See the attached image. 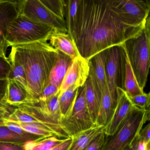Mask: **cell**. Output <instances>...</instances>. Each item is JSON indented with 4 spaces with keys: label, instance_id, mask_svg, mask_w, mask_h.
Wrapping results in <instances>:
<instances>
[{
    "label": "cell",
    "instance_id": "obj_1",
    "mask_svg": "<svg viewBox=\"0 0 150 150\" xmlns=\"http://www.w3.org/2000/svg\"><path fill=\"white\" fill-rule=\"evenodd\" d=\"M146 23H130L117 13L110 0H79L71 38L80 55L89 61L100 52L137 36Z\"/></svg>",
    "mask_w": 150,
    "mask_h": 150
},
{
    "label": "cell",
    "instance_id": "obj_2",
    "mask_svg": "<svg viewBox=\"0 0 150 150\" xmlns=\"http://www.w3.org/2000/svg\"><path fill=\"white\" fill-rule=\"evenodd\" d=\"M11 52L24 67L30 103L37 102L49 84L51 72L58 58L59 52L48 42L12 46Z\"/></svg>",
    "mask_w": 150,
    "mask_h": 150
},
{
    "label": "cell",
    "instance_id": "obj_3",
    "mask_svg": "<svg viewBox=\"0 0 150 150\" xmlns=\"http://www.w3.org/2000/svg\"><path fill=\"white\" fill-rule=\"evenodd\" d=\"M150 120V110L132 106L116 131L106 136L101 150H123L131 146L139 135L144 125Z\"/></svg>",
    "mask_w": 150,
    "mask_h": 150
},
{
    "label": "cell",
    "instance_id": "obj_4",
    "mask_svg": "<svg viewBox=\"0 0 150 150\" xmlns=\"http://www.w3.org/2000/svg\"><path fill=\"white\" fill-rule=\"evenodd\" d=\"M124 45L136 79L144 90L150 68V16L141 32L137 36L126 41Z\"/></svg>",
    "mask_w": 150,
    "mask_h": 150
},
{
    "label": "cell",
    "instance_id": "obj_5",
    "mask_svg": "<svg viewBox=\"0 0 150 150\" xmlns=\"http://www.w3.org/2000/svg\"><path fill=\"white\" fill-rule=\"evenodd\" d=\"M53 29L19 15L8 25L6 38L9 46L48 42Z\"/></svg>",
    "mask_w": 150,
    "mask_h": 150
},
{
    "label": "cell",
    "instance_id": "obj_6",
    "mask_svg": "<svg viewBox=\"0 0 150 150\" xmlns=\"http://www.w3.org/2000/svg\"><path fill=\"white\" fill-rule=\"evenodd\" d=\"M60 124L69 137L96 125L88 108L84 85L79 88L72 104L61 117Z\"/></svg>",
    "mask_w": 150,
    "mask_h": 150
},
{
    "label": "cell",
    "instance_id": "obj_7",
    "mask_svg": "<svg viewBox=\"0 0 150 150\" xmlns=\"http://www.w3.org/2000/svg\"><path fill=\"white\" fill-rule=\"evenodd\" d=\"M7 118L15 122L38 124L49 129L58 138L69 137L60 123L46 115L36 102L27 103L16 106Z\"/></svg>",
    "mask_w": 150,
    "mask_h": 150
},
{
    "label": "cell",
    "instance_id": "obj_8",
    "mask_svg": "<svg viewBox=\"0 0 150 150\" xmlns=\"http://www.w3.org/2000/svg\"><path fill=\"white\" fill-rule=\"evenodd\" d=\"M17 4L19 15L50 26L56 31L67 33L65 21L52 13L40 0L18 1Z\"/></svg>",
    "mask_w": 150,
    "mask_h": 150
},
{
    "label": "cell",
    "instance_id": "obj_9",
    "mask_svg": "<svg viewBox=\"0 0 150 150\" xmlns=\"http://www.w3.org/2000/svg\"><path fill=\"white\" fill-rule=\"evenodd\" d=\"M123 44L107 50L106 74L107 84L110 93L117 99V88H122L125 60Z\"/></svg>",
    "mask_w": 150,
    "mask_h": 150
},
{
    "label": "cell",
    "instance_id": "obj_10",
    "mask_svg": "<svg viewBox=\"0 0 150 150\" xmlns=\"http://www.w3.org/2000/svg\"><path fill=\"white\" fill-rule=\"evenodd\" d=\"M117 13L133 25H141L146 22L150 11L147 0H110Z\"/></svg>",
    "mask_w": 150,
    "mask_h": 150
},
{
    "label": "cell",
    "instance_id": "obj_11",
    "mask_svg": "<svg viewBox=\"0 0 150 150\" xmlns=\"http://www.w3.org/2000/svg\"><path fill=\"white\" fill-rule=\"evenodd\" d=\"M89 61L79 56L72 60L60 86L59 93L64 92L70 86L75 85L78 88L86 83L89 72Z\"/></svg>",
    "mask_w": 150,
    "mask_h": 150
},
{
    "label": "cell",
    "instance_id": "obj_12",
    "mask_svg": "<svg viewBox=\"0 0 150 150\" xmlns=\"http://www.w3.org/2000/svg\"><path fill=\"white\" fill-rule=\"evenodd\" d=\"M133 106L126 92L121 88H117V99L111 117L103 127V132L107 136H111L118 129Z\"/></svg>",
    "mask_w": 150,
    "mask_h": 150
},
{
    "label": "cell",
    "instance_id": "obj_13",
    "mask_svg": "<svg viewBox=\"0 0 150 150\" xmlns=\"http://www.w3.org/2000/svg\"><path fill=\"white\" fill-rule=\"evenodd\" d=\"M85 86V95L88 108L95 124L97 125L100 112L102 93L99 84L95 78L88 77Z\"/></svg>",
    "mask_w": 150,
    "mask_h": 150
},
{
    "label": "cell",
    "instance_id": "obj_14",
    "mask_svg": "<svg viewBox=\"0 0 150 150\" xmlns=\"http://www.w3.org/2000/svg\"><path fill=\"white\" fill-rule=\"evenodd\" d=\"M49 41V43L53 48L65 54L72 60L80 56L73 41L67 33L53 30Z\"/></svg>",
    "mask_w": 150,
    "mask_h": 150
},
{
    "label": "cell",
    "instance_id": "obj_15",
    "mask_svg": "<svg viewBox=\"0 0 150 150\" xmlns=\"http://www.w3.org/2000/svg\"><path fill=\"white\" fill-rule=\"evenodd\" d=\"M104 126L96 125L71 137L72 140L67 150H86L91 142L102 132Z\"/></svg>",
    "mask_w": 150,
    "mask_h": 150
},
{
    "label": "cell",
    "instance_id": "obj_16",
    "mask_svg": "<svg viewBox=\"0 0 150 150\" xmlns=\"http://www.w3.org/2000/svg\"><path fill=\"white\" fill-rule=\"evenodd\" d=\"M6 101L13 107L31 102L28 93L24 86L17 81L13 79H8Z\"/></svg>",
    "mask_w": 150,
    "mask_h": 150
},
{
    "label": "cell",
    "instance_id": "obj_17",
    "mask_svg": "<svg viewBox=\"0 0 150 150\" xmlns=\"http://www.w3.org/2000/svg\"><path fill=\"white\" fill-rule=\"evenodd\" d=\"M19 14L17 1L0 0V35L6 37L8 25Z\"/></svg>",
    "mask_w": 150,
    "mask_h": 150
},
{
    "label": "cell",
    "instance_id": "obj_18",
    "mask_svg": "<svg viewBox=\"0 0 150 150\" xmlns=\"http://www.w3.org/2000/svg\"><path fill=\"white\" fill-rule=\"evenodd\" d=\"M72 60L71 58L59 52L58 58L51 72L49 84L54 85L59 89Z\"/></svg>",
    "mask_w": 150,
    "mask_h": 150
},
{
    "label": "cell",
    "instance_id": "obj_19",
    "mask_svg": "<svg viewBox=\"0 0 150 150\" xmlns=\"http://www.w3.org/2000/svg\"><path fill=\"white\" fill-rule=\"evenodd\" d=\"M125 60L122 89L126 92L129 97H133L144 93V90L139 86L136 79L130 63L125 46Z\"/></svg>",
    "mask_w": 150,
    "mask_h": 150
},
{
    "label": "cell",
    "instance_id": "obj_20",
    "mask_svg": "<svg viewBox=\"0 0 150 150\" xmlns=\"http://www.w3.org/2000/svg\"><path fill=\"white\" fill-rule=\"evenodd\" d=\"M107 50L100 52L89 60V66L93 70L101 91L108 86L106 74Z\"/></svg>",
    "mask_w": 150,
    "mask_h": 150
},
{
    "label": "cell",
    "instance_id": "obj_21",
    "mask_svg": "<svg viewBox=\"0 0 150 150\" xmlns=\"http://www.w3.org/2000/svg\"><path fill=\"white\" fill-rule=\"evenodd\" d=\"M59 92L55 95L45 100H39L37 102L42 110L55 121L60 123L61 116L59 103Z\"/></svg>",
    "mask_w": 150,
    "mask_h": 150
},
{
    "label": "cell",
    "instance_id": "obj_22",
    "mask_svg": "<svg viewBox=\"0 0 150 150\" xmlns=\"http://www.w3.org/2000/svg\"><path fill=\"white\" fill-rule=\"evenodd\" d=\"M8 58L11 64V69L8 79L17 81L24 86L27 90L28 84L24 67L19 63L12 52H10Z\"/></svg>",
    "mask_w": 150,
    "mask_h": 150
},
{
    "label": "cell",
    "instance_id": "obj_23",
    "mask_svg": "<svg viewBox=\"0 0 150 150\" xmlns=\"http://www.w3.org/2000/svg\"><path fill=\"white\" fill-rule=\"evenodd\" d=\"M65 139L52 136L38 141H30L25 144L26 150H50L62 143Z\"/></svg>",
    "mask_w": 150,
    "mask_h": 150
},
{
    "label": "cell",
    "instance_id": "obj_24",
    "mask_svg": "<svg viewBox=\"0 0 150 150\" xmlns=\"http://www.w3.org/2000/svg\"><path fill=\"white\" fill-rule=\"evenodd\" d=\"M79 88L75 85L70 86L64 92L59 93V103L61 116L63 117L72 104L78 93Z\"/></svg>",
    "mask_w": 150,
    "mask_h": 150
},
{
    "label": "cell",
    "instance_id": "obj_25",
    "mask_svg": "<svg viewBox=\"0 0 150 150\" xmlns=\"http://www.w3.org/2000/svg\"><path fill=\"white\" fill-rule=\"evenodd\" d=\"M64 19L67 27V34L71 38L76 20L79 0L65 1Z\"/></svg>",
    "mask_w": 150,
    "mask_h": 150
},
{
    "label": "cell",
    "instance_id": "obj_26",
    "mask_svg": "<svg viewBox=\"0 0 150 150\" xmlns=\"http://www.w3.org/2000/svg\"><path fill=\"white\" fill-rule=\"evenodd\" d=\"M34 141L30 138L19 135L13 131L4 124H0V142L1 143L26 144Z\"/></svg>",
    "mask_w": 150,
    "mask_h": 150
},
{
    "label": "cell",
    "instance_id": "obj_27",
    "mask_svg": "<svg viewBox=\"0 0 150 150\" xmlns=\"http://www.w3.org/2000/svg\"><path fill=\"white\" fill-rule=\"evenodd\" d=\"M17 123V122H16ZM23 129L31 134L41 136L44 138L54 136L50 130L35 123H17ZM55 137V136H54Z\"/></svg>",
    "mask_w": 150,
    "mask_h": 150
},
{
    "label": "cell",
    "instance_id": "obj_28",
    "mask_svg": "<svg viewBox=\"0 0 150 150\" xmlns=\"http://www.w3.org/2000/svg\"><path fill=\"white\" fill-rule=\"evenodd\" d=\"M52 13L62 20H65V1L64 0H40Z\"/></svg>",
    "mask_w": 150,
    "mask_h": 150
},
{
    "label": "cell",
    "instance_id": "obj_29",
    "mask_svg": "<svg viewBox=\"0 0 150 150\" xmlns=\"http://www.w3.org/2000/svg\"><path fill=\"white\" fill-rule=\"evenodd\" d=\"M134 106L144 110H150V93H144L142 94L129 97Z\"/></svg>",
    "mask_w": 150,
    "mask_h": 150
},
{
    "label": "cell",
    "instance_id": "obj_30",
    "mask_svg": "<svg viewBox=\"0 0 150 150\" xmlns=\"http://www.w3.org/2000/svg\"><path fill=\"white\" fill-rule=\"evenodd\" d=\"M11 69L8 57H0V80H7Z\"/></svg>",
    "mask_w": 150,
    "mask_h": 150
},
{
    "label": "cell",
    "instance_id": "obj_31",
    "mask_svg": "<svg viewBox=\"0 0 150 150\" xmlns=\"http://www.w3.org/2000/svg\"><path fill=\"white\" fill-rule=\"evenodd\" d=\"M106 135L103 131L89 144L86 150H101Z\"/></svg>",
    "mask_w": 150,
    "mask_h": 150
},
{
    "label": "cell",
    "instance_id": "obj_32",
    "mask_svg": "<svg viewBox=\"0 0 150 150\" xmlns=\"http://www.w3.org/2000/svg\"><path fill=\"white\" fill-rule=\"evenodd\" d=\"M14 108V107L8 104L6 101H0V124L3 123L4 119L8 116Z\"/></svg>",
    "mask_w": 150,
    "mask_h": 150
},
{
    "label": "cell",
    "instance_id": "obj_33",
    "mask_svg": "<svg viewBox=\"0 0 150 150\" xmlns=\"http://www.w3.org/2000/svg\"><path fill=\"white\" fill-rule=\"evenodd\" d=\"M59 90V88L56 86L51 84H48L43 90L39 100H45L53 96L58 93Z\"/></svg>",
    "mask_w": 150,
    "mask_h": 150
},
{
    "label": "cell",
    "instance_id": "obj_34",
    "mask_svg": "<svg viewBox=\"0 0 150 150\" xmlns=\"http://www.w3.org/2000/svg\"><path fill=\"white\" fill-rule=\"evenodd\" d=\"M0 150H26V149L25 144L0 142Z\"/></svg>",
    "mask_w": 150,
    "mask_h": 150
},
{
    "label": "cell",
    "instance_id": "obj_35",
    "mask_svg": "<svg viewBox=\"0 0 150 150\" xmlns=\"http://www.w3.org/2000/svg\"><path fill=\"white\" fill-rule=\"evenodd\" d=\"M9 44L6 40V37L3 34L0 35V57L7 58L6 57V52Z\"/></svg>",
    "mask_w": 150,
    "mask_h": 150
},
{
    "label": "cell",
    "instance_id": "obj_36",
    "mask_svg": "<svg viewBox=\"0 0 150 150\" xmlns=\"http://www.w3.org/2000/svg\"><path fill=\"white\" fill-rule=\"evenodd\" d=\"M150 124L148 123L145 127L142 128L137 138L140 140L150 142Z\"/></svg>",
    "mask_w": 150,
    "mask_h": 150
},
{
    "label": "cell",
    "instance_id": "obj_37",
    "mask_svg": "<svg viewBox=\"0 0 150 150\" xmlns=\"http://www.w3.org/2000/svg\"><path fill=\"white\" fill-rule=\"evenodd\" d=\"M8 79L0 80V101H6Z\"/></svg>",
    "mask_w": 150,
    "mask_h": 150
},
{
    "label": "cell",
    "instance_id": "obj_38",
    "mask_svg": "<svg viewBox=\"0 0 150 150\" xmlns=\"http://www.w3.org/2000/svg\"><path fill=\"white\" fill-rule=\"evenodd\" d=\"M71 140L72 139L71 137L65 139L62 143L53 147L50 150H67L70 146Z\"/></svg>",
    "mask_w": 150,
    "mask_h": 150
},
{
    "label": "cell",
    "instance_id": "obj_39",
    "mask_svg": "<svg viewBox=\"0 0 150 150\" xmlns=\"http://www.w3.org/2000/svg\"><path fill=\"white\" fill-rule=\"evenodd\" d=\"M130 148L131 150H137V149L135 148V147H134L133 146H130Z\"/></svg>",
    "mask_w": 150,
    "mask_h": 150
},
{
    "label": "cell",
    "instance_id": "obj_40",
    "mask_svg": "<svg viewBox=\"0 0 150 150\" xmlns=\"http://www.w3.org/2000/svg\"><path fill=\"white\" fill-rule=\"evenodd\" d=\"M123 150H131L130 146H128V147H126V148L124 149Z\"/></svg>",
    "mask_w": 150,
    "mask_h": 150
},
{
    "label": "cell",
    "instance_id": "obj_41",
    "mask_svg": "<svg viewBox=\"0 0 150 150\" xmlns=\"http://www.w3.org/2000/svg\"><path fill=\"white\" fill-rule=\"evenodd\" d=\"M146 150H150V148H148V149H147Z\"/></svg>",
    "mask_w": 150,
    "mask_h": 150
}]
</instances>
